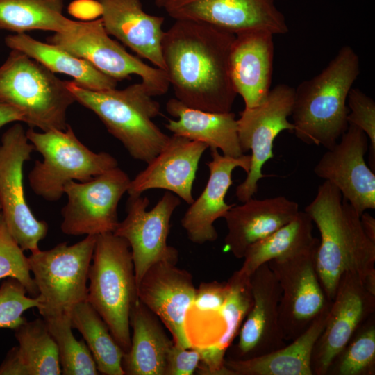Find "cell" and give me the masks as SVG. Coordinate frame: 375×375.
<instances>
[{
	"label": "cell",
	"mask_w": 375,
	"mask_h": 375,
	"mask_svg": "<svg viewBox=\"0 0 375 375\" xmlns=\"http://www.w3.org/2000/svg\"><path fill=\"white\" fill-rule=\"evenodd\" d=\"M235 35L201 22L175 20L164 33L162 53L169 85L185 106L231 111L237 93L229 69Z\"/></svg>",
	"instance_id": "6da1fadb"
},
{
	"label": "cell",
	"mask_w": 375,
	"mask_h": 375,
	"mask_svg": "<svg viewBox=\"0 0 375 375\" xmlns=\"http://www.w3.org/2000/svg\"><path fill=\"white\" fill-rule=\"evenodd\" d=\"M304 211L319 231L316 268L328 301L347 272L358 274L375 293V243L366 236L360 215L340 191L324 181Z\"/></svg>",
	"instance_id": "7a4b0ae2"
},
{
	"label": "cell",
	"mask_w": 375,
	"mask_h": 375,
	"mask_svg": "<svg viewBox=\"0 0 375 375\" xmlns=\"http://www.w3.org/2000/svg\"><path fill=\"white\" fill-rule=\"evenodd\" d=\"M360 74L353 49L342 47L317 75L294 89L293 133L306 144L333 147L347 131L349 90Z\"/></svg>",
	"instance_id": "3957f363"
},
{
	"label": "cell",
	"mask_w": 375,
	"mask_h": 375,
	"mask_svg": "<svg viewBox=\"0 0 375 375\" xmlns=\"http://www.w3.org/2000/svg\"><path fill=\"white\" fill-rule=\"evenodd\" d=\"M66 83L75 101L92 111L134 159L148 163L167 143L170 136L152 120L160 114V104L142 82L103 90Z\"/></svg>",
	"instance_id": "277c9868"
},
{
	"label": "cell",
	"mask_w": 375,
	"mask_h": 375,
	"mask_svg": "<svg viewBox=\"0 0 375 375\" xmlns=\"http://www.w3.org/2000/svg\"><path fill=\"white\" fill-rule=\"evenodd\" d=\"M86 301L107 324L126 353L131 347L130 313L138 299L128 242L113 233L97 235Z\"/></svg>",
	"instance_id": "5b68a950"
},
{
	"label": "cell",
	"mask_w": 375,
	"mask_h": 375,
	"mask_svg": "<svg viewBox=\"0 0 375 375\" xmlns=\"http://www.w3.org/2000/svg\"><path fill=\"white\" fill-rule=\"evenodd\" d=\"M74 101L66 81L19 51L12 50L0 66V102L22 111L30 128L65 130Z\"/></svg>",
	"instance_id": "8992f818"
},
{
	"label": "cell",
	"mask_w": 375,
	"mask_h": 375,
	"mask_svg": "<svg viewBox=\"0 0 375 375\" xmlns=\"http://www.w3.org/2000/svg\"><path fill=\"white\" fill-rule=\"evenodd\" d=\"M26 133L42 156L28 174L29 185L47 201L59 200L71 181L85 182L118 165L110 153H95L84 145L69 124L65 130L37 132L30 128Z\"/></svg>",
	"instance_id": "52a82bcc"
},
{
	"label": "cell",
	"mask_w": 375,
	"mask_h": 375,
	"mask_svg": "<svg viewBox=\"0 0 375 375\" xmlns=\"http://www.w3.org/2000/svg\"><path fill=\"white\" fill-rule=\"evenodd\" d=\"M96 240L97 235H86L74 244L62 242L28 257L40 297L37 308L42 318L70 315L75 305L86 301Z\"/></svg>",
	"instance_id": "ba28073f"
},
{
	"label": "cell",
	"mask_w": 375,
	"mask_h": 375,
	"mask_svg": "<svg viewBox=\"0 0 375 375\" xmlns=\"http://www.w3.org/2000/svg\"><path fill=\"white\" fill-rule=\"evenodd\" d=\"M319 242L317 239L303 250L267 262L281 290L279 320L287 342L303 333L331 303L316 268Z\"/></svg>",
	"instance_id": "9c48e42d"
},
{
	"label": "cell",
	"mask_w": 375,
	"mask_h": 375,
	"mask_svg": "<svg viewBox=\"0 0 375 375\" xmlns=\"http://www.w3.org/2000/svg\"><path fill=\"white\" fill-rule=\"evenodd\" d=\"M34 151L26 131L15 123L0 141V203L1 215L10 235L20 248L34 253L48 232V224L38 220L26 201L23 167Z\"/></svg>",
	"instance_id": "30bf717a"
},
{
	"label": "cell",
	"mask_w": 375,
	"mask_h": 375,
	"mask_svg": "<svg viewBox=\"0 0 375 375\" xmlns=\"http://www.w3.org/2000/svg\"><path fill=\"white\" fill-rule=\"evenodd\" d=\"M47 40L87 60L117 81L133 74L139 76L153 96L165 94L170 86L165 71L151 67L129 53L110 37L101 18L78 21L74 30L65 33H54Z\"/></svg>",
	"instance_id": "8fae6325"
},
{
	"label": "cell",
	"mask_w": 375,
	"mask_h": 375,
	"mask_svg": "<svg viewBox=\"0 0 375 375\" xmlns=\"http://www.w3.org/2000/svg\"><path fill=\"white\" fill-rule=\"evenodd\" d=\"M294 98V88L278 84L270 90L266 99L258 106L244 108L238 121L240 145L244 153L251 150V164L246 178L237 186L235 195L244 202L257 193L258 181L266 175L262 167L273 158L274 142L283 131L293 132L289 122Z\"/></svg>",
	"instance_id": "7c38bea8"
},
{
	"label": "cell",
	"mask_w": 375,
	"mask_h": 375,
	"mask_svg": "<svg viewBox=\"0 0 375 375\" xmlns=\"http://www.w3.org/2000/svg\"><path fill=\"white\" fill-rule=\"evenodd\" d=\"M131 179L117 167L85 182L65 184L67 202L62 208V231L69 235L113 233L119 221L118 203L127 192Z\"/></svg>",
	"instance_id": "4fadbf2b"
},
{
	"label": "cell",
	"mask_w": 375,
	"mask_h": 375,
	"mask_svg": "<svg viewBox=\"0 0 375 375\" xmlns=\"http://www.w3.org/2000/svg\"><path fill=\"white\" fill-rule=\"evenodd\" d=\"M180 203L178 197L167 191L156 206L147 210L149 199L146 196H129L127 215L113 233L129 244L137 286L153 264L161 260L178 262V251L168 245L167 237L171 217Z\"/></svg>",
	"instance_id": "5bb4252c"
},
{
	"label": "cell",
	"mask_w": 375,
	"mask_h": 375,
	"mask_svg": "<svg viewBox=\"0 0 375 375\" xmlns=\"http://www.w3.org/2000/svg\"><path fill=\"white\" fill-rule=\"evenodd\" d=\"M375 313V293L356 273L343 274L331 301L326 324L311 357L312 375H326L328 368L357 329Z\"/></svg>",
	"instance_id": "9a60e30c"
},
{
	"label": "cell",
	"mask_w": 375,
	"mask_h": 375,
	"mask_svg": "<svg viewBox=\"0 0 375 375\" xmlns=\"http://www.w3.org/2000/svg\"><path fill=\"white\" fill-rule=\"evenodd\" d=\"M340 139L323 154L313 171L336 187L360 216L375 209V174L365 159L369 139L353 124Z\"/></svg>",
	"instance_id": "2e32d148"
},
{
	"label": "cell",
	"mask_w": 375,
	"mask_h": 375,
	"mask_svg": "<svg viewBox=\"0 0 375 375\" xmlns=\"http://www.w3.org/2000/svg\"><path fill=\"white\" fill-rule=\"evenodd\" d=\"M162 8L175 20L204 22L234 34L248 30L274 35L289 31L274 0H167Z\"/></svg>",
	"instance_id": "e0dca14e"
},
{
	"label": "cell",
	"mask_w": 375,
	"mask_h": 375,
	"mask_svg": "<svg viewBox=\"0 0 375 375\" xmlns=\"http://www.w3.org/2000/svg\"><path fill=\"white\" fill-rule=\"evenodd\" d=\"M177 262L161 260L146 271L138 285V297L172 335L174 344L188 349L185 319L197 293L193 277Z\"/></svg>",
	"instance_id": "ac0fdd59"
},
{
	"label": "cell",
	"mask_w": 375,
	"mask_h": 375,
	"mask_svg": "<svg viewBox=\"0 0 375 375\" xmlns=\"http://www.w3.org/2000/svg\"><path fill=\"white\" fill-rule=\"evenodd\" d=\"M250 284L253 302L239 331L235 356L231 359L260 356L287 344L279 320L281 290L267 262L253 272Z\"/></svg>",
	"instance_id": "d6986e66"
},
{
	"label": "cell",
	"mask_w": 375,
	"mask_h": 375,
	"mask_svg": "<svg viewBox=\"0 0 375 375\" xmlns=\"http://www.w3.org/2000/svg\"><path fill=\"white\" fill-rule=\"evenodd\" d=\"M208 148L203 142L172 135L146 168L131 180L127 193L137 196L148 190L163 189L191 204L199 163Z\"/></svg>",
	"instance_id": "ffe728a7"
},
{
	"label": "cell",
	"mask_w": 375,
	"mask_h": 375,
	"mask_svg": "<svg viewBox=\"0 0 375 375\" xmlns=\"http://www.w3.org/2000/svg\"><path fill=\"white\" fill-rule=\"evenodd\" d=\"M210 153L212 159L207 163L209 178L206 185L197 199L190 204L181 221L189 240L198 244L217 239L214 222L224 217L234 205L225 201L233 184V172L240 167L247 173L251 164L250 155L231 157L220 154L217 149H210Z\"/></svg>",
	"instance_id": "44dd1931"
},
{
	"label": "cell",
	"mask_w": 375,
	"mask_h": 375,
	"mask_svg": "<svg viewBox=\"0 0 375 375\" xmlns=\"http://www.w3.org/2000/svg\"><path fill=\"white\" fill-rule=\"evenodd\" d=\"M235 35L229 56L231 82L245 108L256 107L271 90L274 34L265 30H248Z\"/></svg>",
	"instance_id": "7402d4cb"
},
{
	"label": "cell",
	"mask_w": 375,
	"mask_h": 375,
	"mask_svg": "<svg viewBox=\"0 0 375 375\" xmlns=\"http://www.w3.org/2000/svg\"><path fill=\"white\" fill-rule=\"evenodd\" d=\"M106 31L140 58L165 71L162 53L165 18L146 12L141 0H97Z\"/></svg>",
	"instance_id": "603a6c76"
},
{
	"label": "cell",
	"mask_w": 375,
	"mask_h": 375,
	"mask_svg": "<svg viewBox=\"0 0 375 375\" xmlns=\"http://www.w3.org/2000/svg\"><path fill=\"white\" fill-rule=\"evenodd\" d=\"M299 210L296 201L284 196L252 197L241 205H233L223 217L227 226L225 250L243 258L251 244L291 222Z\"/></svg>",
	"instance_id": "cb8c5ba5"
},
{
	"label": "cell",
	"mask_w": 375,
	"mask_h": 375,
	"mask_svg": "<svg viewBox=\"0 0 375 375\" xmlns=\"http://www.w3.org/2000/svg\"><path fill=\"white\" fill-rule=\"evenodd\" d=\"M166 110L176 118L169 119L165 124L173 135L203 142L210 149L221 150L225 156L244 154L239 142L238 121L231 111L212 112L191 108L176 98L167 101Z\"/></svg>",
	"instance_id": "d4e9b609"
},
{
	"label": "cell",
	"mask_w": 375,
	"mask_h": 375,
	"mask_svg": "<svg viewBox=\"0 0 375 375\" xmlns=\"http://www.w3.org/2000/svg\"><path fill=\"white\" fill-rule=\"evenodd\" d=\"M138 299L130 313L133 334L122 367L126 375H165L167 357L174 344L158 320Z\"/></svg>",
	"instance_id": "484cf974"
},
{
	"label": "cell",
	"mask_w": 375,
	"mask_h": 375,
	"mask_svg": "<svg viewBox=\"0 0 375 375\" xmlns=\"http://www.w3.org/2000/svg\"><path fill=\"white\" fill-rule=\"evenodd\" d=\"M330 306L303 333L290 344L251 358H225V367L231 375H312V353L325 326Z\"/></svg>",
	"instance_id": "4316f807"
},
{
	"label": "cell",
	"mask_w": 375,
	"mask_h": 375,
	"mask_svg": "<svg viewBox=\"0 0 375 375\" xmlns=\"http://www.w3.org/2000/svg\"><path fill=\"white\" fill-rule=\"evenodd\" d=\"M18 346L0 365V375H60L58 351L45 320H27L14 329Z\"/></svg>",
	"instance_id": "83f0119b"
},
{
	"label": "cell",
	"mask_w": 375,
	"mask_h": 375,
	"mask_svg": "<svg viewBox=\"0 0 375 375\" xmlns=\"http://www.w3.org/2000/svg\"><path fill=\"white\" fill-rule=\"evenodd\" d=\"M4 42L11 50L26 54L53 73L70 76L83 88L93 90L116 88V80L99 71L87 60L55 44L40 42L26 33L10 34Z\"/></svg>",
	"instance_id": "f1b7e54d"
},
{
	"label": "cell",
	"mask_w": 375,
	"mask_h": 375,
	"mask_svg": "<svg viewBox=\"0 0 375 375\" xmlns=\"http://www.w3.org/2000/svg\"><path fill=\"white\" fill-rule=\"evenodd\" d=\"M314 223L304 210L269 235L251 244L244 255L242 267L235 272L250 278L253 272L269 261L285 257L312 245Z\"/></svg>",
	"instance_id": "f546056e"
},
{
	"label": "cell",
	"mask_w": 375,
	"mask_h": 375,
	"mask_svg": "<svg viewBox=\"0 0 375 375\" xmlns=\"http://www.w3.org/2000/svg\"><path fill=\"white\" fill-rule=\"evenodd\" d=\"M63 8L64 0H0V30L13 33L35 30L68 33L78 21L66 17Z\"/></svg>",
	"instance_id": "4dcf8cb0"
},
{
	"label": "cell",
	"mask_w": 375,
	"mask_h": 375,
	"mask_svg": "<svg viewBox=\"0 0 375 375\" xmlns=\"http://www.w3.org/2000/svg\"><path fill=\"white\" fill-rule=\"evenodd\" d=\"M70 318L72 328L86 342L99 374L124 375L122 361L125 352L95 309L87 301L80 302L72 309Z\"/></svg>",
	"instance_id": "1f68e13d"
},
{
	"label": "cell",
	"mask_w": 375,
	"mask_h": 375,
	"mask_svg": "<svg viewBox=\"0 0 375 375\" xmlns=\"http://www.w3.org/2000/svg\"><path fill=\"white\" fill-rule=\"evenodd\" d=\"M43 319L56 342L62 374H99L85 342L78 340L73 334L70 315L62 314Z\"/></svg>",
	"instance_id": "d6a6232c"
},
{
	"label": "cell",
	"mask_w": 375,
	"mask_h": 375,
	"mask_svg": "<svg viewBox=\"0 0 375 375\" xmlns=\"http://www.w3.org/2000/svg\"><path fill=\"white\" fill-rule=\"evenodd\" d=\"M375 374V313L356 331L331 362L326 375Z\"/></svg>",
	"instance_id": "836d02e7"
},
{
	"label": "cell",
	"mask_w": 375,
	"mask_h": 375,
	"mask_svg": "<svg viewBox=\"0 0 375 375\" xmlns=\"http://www.w3.org/2000/svg\"><path fill=\"white\" fill-rule=\"evenodd\" d=\"M17 279L26 288L28 295L38 297L39 292L31 276L28 257L12 238L5 222L0 220V279Z\"/></svg>",
	"instance_id": "e575fe53"
},
{
	"label": "cell",
	"mask_w": 375,
	"mask_h": 375,
	"mask_svg": "<svg viewBox=\"0 0 375 375\" xmlns=\"http://www.w3.org/2000/svg\"><path fill=\"white\" fill-rule=\"evenodd\" d=\"M28 294L25 287L16 278L9 277L0 285V328L15 329L26 319L23 313L38 308L40 297Z\"/></svg>",
	"instance_id": "d590c367"
},
{
	"label": "cell",
	"mask_w": 375,
	"mask_h": 375,
	"mask_svg": "<svg viewBox=\"0 0 375 375\" xmlns=\"http://www.w3.org/2000/svg\"><path fill=\"white\" fill-rule=\"evenodd\" d=\"M347 103L349 109L347 121L362 130L369 141V165L375 171V102L358 88H351Z\"/></svg>",
	"instance_id": "8d00e7d4"
},
{
	"label": "cell",
	"mask_w": 375,
	"mask_h": 375,
	"mask_svg": "<svg viewBox=\"0 0 375 375\" xmlns=\"http://www.w3.org/2000/svg\"><path fill=\"white\" fill-rule=\"evenodd\" d=\"M200 354L192 348H181L174 344L167 357L165 375H192L200 362Z\"/></svg>",
	"instance_id": "74e56055"
},
{
	"label": "cell",
	"mask_w": 375,
	"mask_h": 375,
	"mask_svg": "<svg viewBox=\"0 0 375 375\" xmlns=\"http://www.w3.org/2000/svg\"><path fill=\"white\" fill-rule=\"evenodd\" d=\"M24 115L19 109L0 102V128L16 122H23Z\"/></svg>",
	"instance_id": "f35d334b"
},
{
	"label": "cell",
	"mask_w": 375,
	"mask_h": 375,
	"mask_svg": "<svg viewBox=\"0 0 375 375\" xmlns=\"http://www.w3.org/2000/svg\"><path fill=\"white\" fill-rule=\"evenodd\" d=\"M362 228L366 236L375 243V219L367 211L360 216Z\"/></svg>",
	"instance_id": "ab89813d"
},
{
	"label": "cell",
	"mask_w": 375,
	"mask_h": 375,
	"mask_svg": "<svg viewBox=\"0 0 375 375\" xmlns=\"http://www.w3.org/2000/svg\"><path fill=\"white\" fill-rule=\"evenodd\" d=\"M167 1V0H155V3L158 7L162 8Z\"/></svg>",
	"instance_id": "60d3db41"
},
{
	"label": "cell",
	"mask_w": 375,
	"mask_h": 375,
	"mask_svg": "<svg viewBox=\"0 0 375 375\" xmlns=\"http://www.w3.org/2000/svg\"><path fill=\"white\" fill-rule=\"evenodd\" d=\"M1 217H2V215H1V203H0V220H1Z\"/></svg>",
	"instance_id": "b9f144b4"
}]
</instances>
